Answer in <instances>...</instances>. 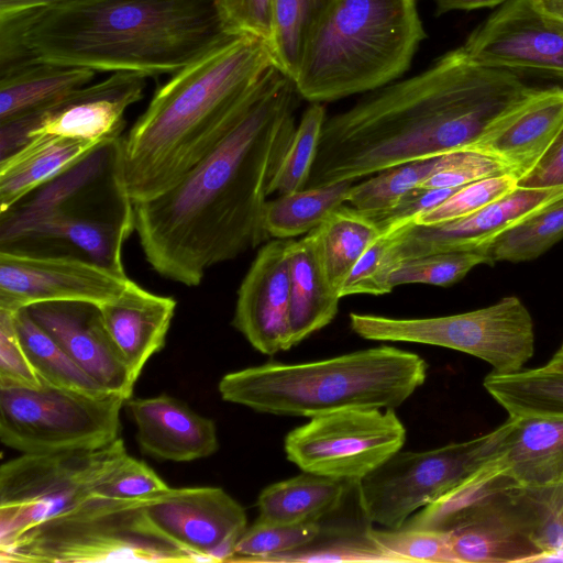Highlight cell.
Instances as JSON below:
<instances>
[{"instance_id":"20","label":"cell","mask_w":563,"mask_h":563,"mask_svg":"<svg viewBox=\"0 0 563 563\" xmlns=\"http://www.w3.org/2000/svg\"><path fill=\"white\" fill-rule=\"evenodd\" d=\"M68 356L104 390L130 399L135 379L108 332L98 305L51 301L26 308Z\"/></svg>"},{"instance_id":"3","label":"cell","mask_w":563,"mask_h":563,"mask_svg":"<svg viewBox=\"0 0 563 563\" xmlns=\"http://www.w3.org/2000/svg\"><path fill=\"white\" fill-rule=\"evenodd\" d=\"M0 19L30 57L145 77L174 75L235 35L218 0H66Z\"/></svg>"},{"instance_id":"37","label":"cell","mask_w":563,"mask_h":563,"mask_svg":"<svg viewBox=\"0 0 563 563\" xmlns=\"http://www.w3.org/2000/svg\"><path fill=\"white\" fill-rule=\"evenodd\" d=\"M514 494L541 551L533 562H563V482L536 488L518 486Z\"/></svg>"},{"instance_id":"38","label":"cell","mask_w":563,"mask_h":563,"mask_svg":"<svg viewBox=\"0 0 563 563\" xmlns=\"http://www.w3.org/2000/svg\"><path fill=\"white\" fill-rule=\"evenodd\" d=\"M439 157L397 165L354 184L349 195V205L365 214L390 209L406 194L428 179L434 172Z\"/></svg>"},{"instance_id":"13","label":"cell","mask_w":563,"mask_h":563,"mask_svg":"<svg viewBox=\"0 0 563 563\" xmlns=\"http://www.w3.org/2000/svg\"><path fill=\"white\" fill-rule=\"evenodd\" d=\"M406 435L395 409H345L292 429L284 450L302 472L358 482L400 451Z\"/></svg>"},{"instance_id":"44","label":"cell","mask_w":563,"mask_h":563,"mask_svg":"<svg viewBox=\"0 0 563 563\" xmlns=\"http://www.w3.org/2000/svg\"><path fill=\"white\" fill-rule=\"evenodd\" d=\"M369 538L393 562L457 563L450 533L426 529H368Z\"/></svg>"},{"instance_id":"51","label":"cell","mask_w":563,"mask_h":563,"mask_svg":"<svg viewBox=\"0 0 563 563\" xmlns=\"http://www.w3.org/2000/svg\"><path fill=\"white\" fill-rule=\"evenodd\" d=\"M563 184V133L539 166L519 186L545 187Z\"/></svg>"},{"instance_id":"31","label":"cell","mask_w":563,"mask_h":563,"mask_svg":"<svg viewBox=\"0 0 563 563\" xmlns=\"http://www.w3.org/2000/svg\"><path fill=\"white\" fill-rule=\"evenodd\" d=\"M483 386L509 417L563 419V369L544 365L510 373L492 372Z\"/></svg>"},{"instance_id":"10","label":"cell","mask_w":563,"mask_h":563,"mask_svg":"<svg viewBox=\"0 0 563 563\" xmlns=\"http://www.w3.org/2000/svg\"><path fill=\"white\" fill-rule=\"evenodd\" d=\"M128 455L124 442L92 449L23 453L0 467V548L92 496Z\"/></svg>"},{"instance_id":"22","label":"cell","mask_w":563,"mask_h":563,"mask_svg":"<svg viewBox=\"0 0 563 563\" xmlns=\"http://www.w3.org/2000/svg\"><path fill=\"white\" fill-rule=\"evenodd\" d=\"M141 450L157 460L188 462L219 449L214 422L168 395L128 399Z\"/></svg>"},{"instance_id":"52","label":"cell","mask_w":563,"mask_h":563,"mask_svg":"<svg viewBox=\"0 0 563 563\" xmlns=\"http://www.w3.org/2000/svg\"><path fill=\"white\" fill-rule=\"evenodd\" d=\"M66 0H0V16L37 12Z\"/></svg>"},{"instance_id":"14","label":"cell","mask_w":563,"mask_h":563,"mask_svg":"<svg viewBox=\"0 0 563 563\" xmlns=\"http://www.w3.org/2000/svg\"><path fill=\"white\" fill-rule=\"evenodd\" d=\"M146 78L132 71L111 73L106 79L45 107L0 121V158L10 156L37 135L90 142L122 135L124 113L143 98Z\"/></svg>"},{"instance_id":"17","label":"cell","mask_w":563,"mask_h":563,"mask_svg":"<svg viewBox=\"0 0 563 563\" xmlns=\"http://www.w3.org/2000/svg\"><path fill=\"white\" fill-rule=\"evenodd\" d=\"M476 62L563 78V21L538 0H508L462 45Z\"/></svg>"},{"instance_id":"48","label":"cell","mask_w":563,"mask_h":563,"mask_svg":"<svg viewBox=\"0 0 563 563\" xmlns=\"http://www.w3.org/2000/svg\"><path fill=\"white\" fill-rule=\"evenodd\" d=\"M16 333L13 312L0 309V385L41 387Z\"/></svg>"},{"instance_id":"11","label":"cell","mask_w":563,"mask_h":563,"mask_svg":"<svg viewBox=\"0 0 563 563\" xmlns=\"http://www.w3.org/2000/svg\"><path fill=\"white\" fill-rule=\"evenodd\" d=\"M128 399L43 384L0 385V440L21 453L92 449L119 438Z\"/></svg>"},{"instance_id":"35","label":"cell","mask_w":563,"mask_h":563,"mask_svg":"<svg viewBox=\"0 0 563 563\" xmlns=\"http://www.w3.org/2000/svg\"><path fill=\"white\" fill-rule=\"evenodd\" d=\"M13 318L22 347L43 383L91 395L110 394L68 356L26 308L13 311Z\"/></svg>"},{"instance_id":"43","label":"cell","mask_w":563,"mask_h":563,"mask_svg":"<svg viewBox=\"0 0 563 563\" xmlns=\"http://www.w3.org/2000/svg\"><path fill=\"white\" fill-rule=\"evenodd\" d=\"M518 187V179L509 173L489 176L457 188L441 203L421 212L408 223L433 225L462 219Z\"/></svg>"},{"instance_id":"19","label":"cell","mask_w":563,"mask_h":563,"mask_svg":"<svg viewBox=\"0 0 563 563\" xmlns=\"http://www.w3.org/2000/svg\"><path fill=\"white\" fill-rule=\"evenodd\" d=\"M292 239L268 240L238 290L233 327L260 353L291 349L289 251Z\"/></svg>"},{"instance_id":"15","label":"cell","mask_w":563,"mask_h":563,"mask_svg":"<svg viewBox=\"0 0 563 563\" xmlns=\"http://www.w3.org/2000/svg\"><path fill=\"white\" fill-rule=\"evenodd\" d=\"M563 200V184L519 186L475 213L454 221L420 225L407 223L389 234L385 268L390 275L401 261L418 256L464 251H485L501 233L542 213Z\"/></svg>"},{"instance_id":"36","label":"cell","mask_w":563,"mask_h":563,"mask_svg":"<svg viewBox=\"0 0 563 563\" xmlns=\"http://www.w3.org/2000/svg\"><path fill=\"white\" fill-rule=\"evenodd\" d=\"M322 519V531L308 544L268 558L265 562H393L369 538L372 522L364 518L334 522Z\"/></svg>"},{"instance_id":"25","label":"cell","mask_w":563,"mask_h":563,"mask_svg":"<svg viewBox=\"0 0 563 563\" xmlns=\"http://www.w3.org/2000/svg\"><path fill=\"white\" fill-rule=\"evenodd\" d=\"M496 457L519 487L563 482V419L509 417Z\"/></svg>"},{"instance_id":"8","label":"cell","mask_w":563,"mask_h":563,"mask_svg":"<svg viewBox=\"0 0 563 563\" xmlns=\"http://www.w3.org/2000/svg\"><path fill=\"white\" fill-rule=\"evenodd\" d=\"M148 498L113 499L92 495L0 548V561L205 562L151 521L145 511Z\"/></svg>"},{"instance_id":"26","label":"cell","mask_w":563,"mask_h":563,"mask_svg":"<svg viewBox=\"0 0 563 563\" xmlns=\"http://www.w3.org/2000/svg\"><path fill=\"white\" fill-rule=\"evenodd\" d=\"M289 273L290 342L295 346L334 319L341 299L324 267L318 228L297 241L292 240Z\"/></svg>"},{"instance_id":"18","label":"cell","mask_w":563,"mask_h":563,"mask_svg":"<svg viewBox=\"0 0 563 563\" xmlns=\"http://www.w3.org/2000/svg\"><path fill=\"white\" fill-rule=\"evenodd\" d=\"M145 511L162 532L205 562H229L247 528L244 508L220 487L169 488L148 498Z\"/></svg>"},{"instance_id":"32","label":"cell","mask_w":563,"mask_h":563,"mask_svg":"<svg viewBox=\"0 0 563 563\" xmlns=\"http://www.w3.org/2000/svg\"><path fill=\"white\" fill-rule=\"evenodd\" d=\"M353 185V180H342L306 187L268 200L264 210L265 231L271 239L306 235L347 202Z\"/></svg>"},{"instance_id":"16","label":"cell","mask_w":563,"mask_h":563,"mask_svg":"<svg viewBox=\"0 0 563 563\" xmlns=\"http://www.w3.org/2000/svg\"><path fill=\"white\" fill-rule=\"evenodd\" d=\"M131 282L81 258L0 251V309L11 312L51 301L106 305L119 299Z\"/></svg>"},{"instance_id":"34","label":"cell","mask_w":563,"mask_h":563,"mask_svg":"<svg viewBox=\"0 0 563 563\" xmlns=\"http://www.w3.org/2000/svg\"><path fill=\"white\" fill-rule=\"evenodd\" d=\"M338 0H274L269 41L274 66L295 79L312 35Z\"/></svg>"},{"instance_id":"42","label":"cell","mask_w":563,"mask_h":563,"mask_svg":"<svg viewBox=\"0 0 563 563\" xmlns=\"http://www.w3.org/2000/svg\"><path fill=\"white\" fill-rule=\"evenodd\" d=\"M322 531V520L297 525L273 523L257 518L239 538L229 562H265L268 558L301 548Z\"/></svg>"},{"instance_id":"4","label":"cell","mask_w":563,"mask_h":563,"mask_svg":"<svg viewBox=\"0 0 563 563\" xmlns=\"http://www.w3.org/2000/svg\"><path fill=\"white\" fill-rule=\"evenodd\" d=\"M272 66L267 42L234 35L172 75L123 135V175L132 200L152 199L179 181L234 125Z\"/></svg>"},{"instance_id":"6","label":"cell","mask_w":563,"mask_h":563,"mask_svg":"<svg viewBox=\"0 0 563 563\" xmlns=\"http://www.w3.org/2000/svg\"><path fill=\"white\" fill-rule=\"evenodd\" d=\"M416 353L390 345L298 363H266L224 375L225 401L276 416L317 417L355 408L395 409L427 378Z\"/></svg>"},{"instance_id":"47","label":"cell","mask_w":563,"mask_h":563,"mask_svg":"<svg viewBox=\"0 0 563 563\" xmlns=\"http://www.w3.org/2000/svg\"><path fill=\"white\" fill-rule=\"evenodd\" d=\"M389 234L382 233L364 252L346 278L341 297L351 295H385L394 288L385 269Z\"/></svg>"},{"instance_id":"27","label":"cell","mask_w":563,"mask_h":563,"mask_svg":"<svg viewBox=\"0 0 563 563\" xmlns=\"http://www.w3.org/2000/svg\"><path fill=\"white\" fill-rule=\"evenodd\" d=\"M101 142L34 136L0 161V212L81 159Z\"/></svg>"},{"instance_id":"24","label":"cell","mask_w":563,"mask_h":563,"mask_svg":"<svg viewBox=\"0 0 563 563\" xmlns=\"http://www.w3.org/2000/svg\"><path fill=\"white\" fill-rule=\"evenodd\" d=\"M176 306L174 298L147 291L133 280L119 299L99 306L106 328L135 380L146 362L165 345Z\"/></svg>"},{"instance_id":"50","label":"cell","mask_w":563,"mask_h":563,"mask_svg":"<svg viewBox=\"0 0 563 563\" xmlns=\"http://www.w3.org/2000/svg\"><path fill=\"white\" fill-rule=\"evenodd\" d=\"M457 188L424 189L416 187L406 194L388 210L366 214L379 228L382 233H393L406 225L421 212L438 206Z\"/></svg>"},{"instance_id":"29","label":"cell","mask_w":563,"mask_h":563,"mask_svg":"<svg viewBox=\"0 0 563 563\" xmlns=\"http://www.w3.org/2000/svg\"><path fill=\"white\" fill-rule=\"evenodd\" d=\"M96 71L36 57L0 71V121L45 107L91 82Z\"/></svg>"},{"instance_id":"1","label":"cell","mask_w":563,"mask_h":563,"mask_svg":"<svg viewBox=\"0 0 563 563\" xmlns=\"http://www.w3.org/2000/svg\"><path fill=\"white\" fill-rule=\"evenodd\" d=\"M300 98L295 81L272 66L214 147L169 189L134 202L135 232L156 273L198 286L210 267L271 240L264 210Z\"/></svg>"},{"instance_id":"23","label":"cell","mask_w":563,"mask_h":563,"mask_svg":"<svg viewBox=\"0 0 563 563\" xmlns=\"http://www.w3.org/2000/svg\"><path fill=\"white\" fill-rule=\"evenodd\" d=\"M515 488L449 532L457 563L533 562L541 553L515 497Z\"/></svg>"},{"instance_id":"39","label":"cell","mask_w":563,"mask_h":563,"mask_svg":"<svg viewBox=\"0 0 563 563\" xmlns=\"http://www.w3.org/2000/svg\"><path fill=\"white\" fill-rule=\"evenodd\" d=\"M563 239V200L497 236L486 252L495 262L538 258Z\"/></svg>"},{"instance_id":"55","label":"cell","mask_w":563,"mask_h":563,"mask_svg":"<svg viewBox=\"0 0 563 563\" xmlns=\"http://www.w3.org/2000/svg\"><path fill=\"white\" fill-rule=\"evenodd\" d=\"M554 354L563 356V352L562 351H556Z\"/></svg>"},{"instance_id":"21","label":"cell","mask_w":563,"mask_h":563,"mask_svg":"<svg viewBox=\"0 0 563 563\" xmlns=\"http://www.w3.org/2000/svg\"><path fill=\"white\" fill-rule=\"evenodd\" d=\"M563 133V88H538L497 118L466 150L496 159L520 184Z\"/></svg>"},{"instance_id":"54","label":"cell","mask_w":563,"mask_h":563,"mask_svg":"<svg viewBox=\"0 0 563 563\" xmlns=\"http://www.w3.org/2000/svg\"><path fill=\"white\" fill-rule=\"evenodd\" d=\"M538 2L547 13L563 21V0H538Z\"/></svg>"},{"instance_id":"9","label":"cell","mask_w":563,"mask_h":563,"mask_svg":"<svg viewBox=\"0 0 563 563\" xmlns=\"http://www.w3.org/2000/svg\"><path fill=\"white\" fill-rule=\"evenodd\" d=\"M350 327L365 340L427 344L466 353L498 373L522 369L534 353L533 320L516 296L443 317L399 319L352 312Z\"/></svg>"},{"instance_id":"12","label":"cell","mask_w":563,"mask_h":563,"mask_svg":"<svg viewBox=\"0 0 563 563\" xmlns=\"http://www.w3.org/2000/svg\"><path fill=\"white\" fill-rule=\"evenodd\" d=\"M507 420L481 437L427 451H398L356 484L366 518L399 529L421 508L435 501L492 460L507 430Z\"/></svg>"},{"instance_id":"7","label":"cell","mask_w":563,"mask_h":563,"mask_svg":"<svg viewBox=\"0 0 563 563\" xmlns=\"http://www.w3.org/2000/svg\"><path fill=\"white\" fill-rule=\"evenodd\" d=\"M426 36L416 0H338L308 43L297 91L322 103L376 90L409 68Z\"/></svg>"},{"instance_id":"30","label":"cell","mask_w":563,"mask_h":563,"mask_svg":"<svg viewBox=\"0 0 563 563\" xmlns=\"http://www.w3.org/2000/svg\"><path fill=\"white\" fill-rule=\"evenodd\" d=\"M517 486L494 456L445 495L411 515L401 528L451 532Z\"/></svg>"},{"instance_id":"45","label":"cell","mask_w":563,"mask_h":563,"mask_svg":"<svg viewBox=\"0 0 563 563\" xmlns=\"http://www.w3.org/2000/svg\"><path fill=\"white\" fill-rule=\"evenodd\" d=\"M507 173L493 157L471 150L440 155L434 172L420 186L424 189L460 188L470 183Z\"/></svg>"},{"instance_id":"33","label":"cell","mask_w":563,"mask_h":563,"mask_svg":"<svg viewBox=\"0 0 563 563\" xmlns=\"http://www.w3.org/2000/svg\"><path fill=\"white\" fill-rule=\"evenodd\" d=\"M318 233L329 280L341 296L353 267L382 232L368 216L343 205L318 227Z\"/></svg>"},{"instance_id":"5","label":"cell","mask_w":563,"mask_h":563,"mask_svg":"<svg viewBox=\"0 0 563 563\" xmlns=\"http://www.w3.org/2000/svg\"><path fill=\"white\" fill-rule=\"evenodd\" d=\"M123 135L107 139L0 212V251L68 256L126 275L123 246L135 231L123 175Z\"/></svg>"},{"instance_id":"49","label":"cell","mask_w":563,"mask_h":563,"mask_svg":"<svg viewBox=\"0 0 563 563\" xmlns=\"http://www.w3.org/2000/svg\"><path fill=\"white\" fill-rule=\"evenodd\" d=\"M232 34L249 35L269 44L273 33L274 0H218Z\"/></svg>"},{"instance_id":"53","label":"cell","mask_w":563,"mask_h":563,"mask_svg":"<svg viewBox=\"0 0 563 563\" xmlns=\"http://www.w3.org/2000/svg\"><path fill=\"white\" fill-rule=\"evenodd\" d=\"M437 15L453 10H474L481 8H492L506 3L508 0H433Z\"/></svg>"},{"instance_id":"28","label":"cell","mask_w":563,"mask_h":563,"mask_svg":"<svg viewBox=\"0 0 563 563\" xmlns=\"http://www.w3.org/2000/svg\"><path fill=\"white\" fill-rule=\"evenodd\" d=\"M356 483L302 472L261 492L257 518L279 525L321 521L344 504Z\"/></svg>"},{"instance_id":"46","label":"cell","mask_w":563,"mask_h":563,"mask_svg":"<svg viewBox=\"0 0 563 563\" xmlns=\"http://www.w3.org/2000/svg\"><path fill=\"white\" fill-rule=\"evenodd\" d=\"M170 487L143 461L129 454L96 486L92 495L113 499H141Z\"/></svg>"},{"instance_id":"40","label":"cell","mask_w":563,"mask_h":563,"mask_svg":"<svg viewBox=\"0 0 563 563\" xmlns=\"http://www.w3.org/2000/svg\"><path fill=\"white\" fill-rule=\"evenodd\" d=\"M325 119V108L320 102H311L305 110L271 185L269 195H285L307 186Z\"/></svg>"},{"instance_id":"56","label":"cell","mask_w":563,"mask_h":563,"mask_svg":"<svg viewBox=\"0 0 563 563\" xmlns=\"http://www.w3.org/2000/svg\"><path fill=\"white\" fill-rule=\"evenodd\" d=\"M559 351H562V352H563V343H562V345H561V347H560V350H559Z\"/></svg>"},{"instance_id":"2","label":"cell","mask_w":563,"mask_h":563,"mask_svg":"<svg viewBox=\"0 0 563 563\" xmlns=\"http://www.w3.org/2000/svg\"><path fill=\"white\" fill-rule=\"evenodd\" d=\"M537 89L516 71L476 62L460 46L421 73L367 92L327 118L306 187L355 181L466 150Z\"/></svg>"},{"instance_id":"41","label":"cell","mask_w":563,"mask_h":563,"mask_svg":"<svg viewBox=\"0 0 563 563\" xmlns=\"http://www.w3.org/2000/svg\"><path fill=\"white\" fill-rule=\"evenodd\" d=\"M483 264H494L485 251L434 253L399 262L389 275V283L393 288L406 284L448 287Z\"/></svg>"}]
</instances>
